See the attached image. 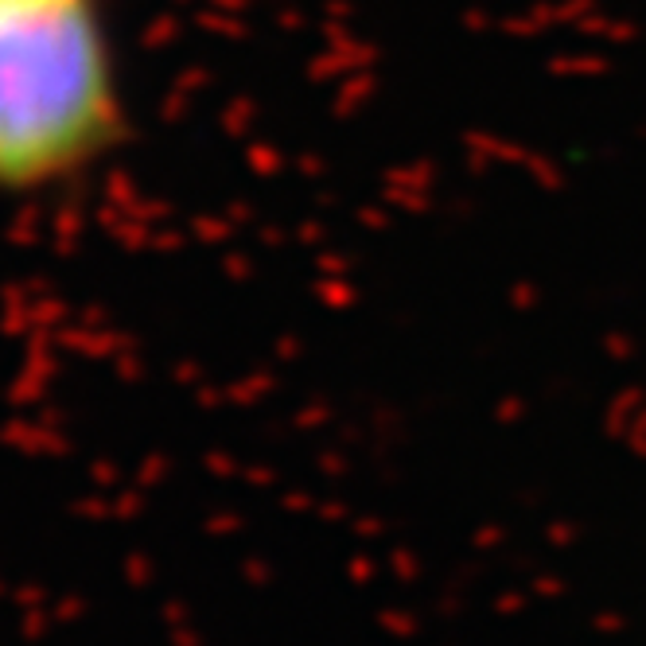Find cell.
<instances>
[{
  "mask_svg": "<svg viewBox=\"0 0 646 646\" xmlns=\"http://www.w3.org/2000/svg\"><path fill=\"white\" fill-rule=\"evenodd\" d=\"M117 129L102 4L0 0V191H39L78 176Z\"/></svg>",
  "mask_w": 646,
  "mask_h": 646,
  "instance_id": "1",
  "label": "cell"
}]
</instances>
